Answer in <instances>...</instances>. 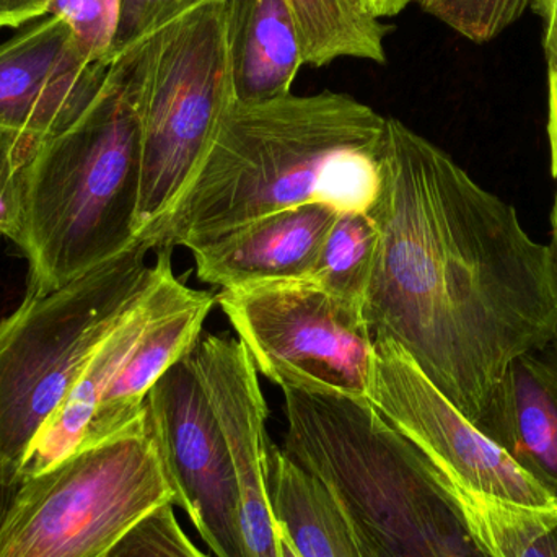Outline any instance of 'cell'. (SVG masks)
Masks as SVG:
<instances>
[{"mask_svg":"<svg viewBox=\"0 0 557 557\" xmlns=\"http://www.w3.org/2000/svg\"><path fill=\"white\" fill-rule=\"evenodd\" d=\"M375 271L362 314L476 425L509 363L552 346L557 263L516 208L386 117Z\"/></svg>","mask_w":557,"mask_h":557,"instance_id":"6da1fadb","label":"cell"},{"mask_svg":"<svg viewBox=\"0 0 557 557\" xmlns=\"http://www.w3.org/2000/svg\"><path fill=\"white\" fill-rule=\"evenodd\" d=\"M385 133V116L334 91L235 101L156 251H193L314 202L337 212L370 211Z\"/></svg>","mask_w":557,"mask_h":557,"instance_id":"7a4b0ae2","label":"cell"},{"mask_svg":"<svg viewBox=\"0 0 557 557\" xmlns=\"http://www.w3.org/2000/svg\"><path fill=\"white\" fill-rule=\"evenodd\" d=\"M282 393V448L327 487L363 557H496L455 484L369 399Z\"/></svg>","mask_w":557,"mask_h":557,"instance_id":"3957f363","label":"cell"},{"mask_svg":"<svg viewBox=\"0 0 557 557\" xmlns=\"http://www.w3.org/2000/svg\"><path fill=\"white\" fill-rule=\"evenodd\" d=\"M134 49L111 62L94 103L42 143L26 170L28 294L58 290L114 260L136 235L143 133Z\"/></svg>","mask_w":557,"mask_h":557,"instance_id":"277c9868","label":"cell"},{"mask_svg":"<svg viewBox=\"0 0 557 557\" xmlns=\"http://www.w3.org/2000/svg\"><path fill=\"white\" fill-rule=\"evenodd\" d=\"M150 240L48 294H26L0 320V481L20 483L23 461L67 398L91 352L149 278Z\"/></svg>","mask_w":557,"mask_h":557,"instance_id":"5b68a950","label":"cell"},{"mask_svg":"<svg viewBox=\"0 0 557 557\" xmlns=\"http://www.w3.org/2000/svg\"><path fill=\"white\" fill-rule=\"evenodd\" d=\"M133 49L143 133L136 235L157 250L235 103L224 0L180 16Z\"/></svg>","mask_w":557,"mask_h":557,"instance_id":"8992f818","label":"cell"},{"mask_svg":"<svg viewBox=\"0 0 557 557\" xmlns=\"http://www.w3.org/2000/svg\"><path fill=\"white\" fill-rule=\"evenodd\" d=\"M166 503L172 491L144 422L22 481L0 517V557H108Z\"/></svg>","mask_w":557,"mask_h":557,"instance_id":"52a82bcc","label":"cell"},{"mask_svg":"<svg viewBox=\"0 0 557 557\" xmlns=\"http://www.w3.org/2000/svg\"><path fill=\"white\" fill-rule=\"evenodd\" d=\"M251 360L240 339L206 334L146 399V424L173 506L215 557L245 556L240 500L228 442L232 395Z\"/></svg>","mask_w":557,"mask_h":557,"instance_id":"ba28073f","label":"cell"},{"mask_svg":"<svg viewBox=\"0 0 557 557\" xmlns=\"http://www.w3.org/2000/svg\"><path fill=\"white\" fill-rule=\"evenodd\" d=\"M258 373L282 389L369 399L375 337L362 311L307 278L215 295Z\"/></svg>","mask_w":557,"mask_h":557,"instance_id":"9c48e42d","label":"cell"},{"mask_svg":"<svg viewBox=\"0 0 557 557\" xmlns=\"http://www.w3.org/2000/svg\"><path fill=\"white\" fill-rule=\"evenodd\" d=\"M369 401L463 493L532 509L557 507L386 337H375Z\"/></svg>","mask_w":557,"mask_h":557,"instance_id":"30bf717a","label":"cell"},{"mask_svg":"<svg viewBox=\"0 0 557 557\" xmlns=\"http://www.w3.org/2000/svg\"><path fill=\"white\" fill-rule=\"evenodd\" d=\"M110 65L91 62L61 16L25 26L0 45V129L36 146L64 133L94 103Z\"/></svg>","mask_w":557,"mask_h":557,"instance_id":"8fae6325","label":"cell"},{"mask_svg":"<svg viewBox=\"0 0 557 557\" xmlns=\"http://www.w3.org/2000/svg\"><path fill=\"white\" fill-rule=\"evenodd\" d=\"M188 288L173 273L172 251H157L146 284L91 352L61 408L36 435L23 461L20 483L51 470L82 450L104 389L147 326Z\"/></svg>","mask_w":557,"mask_h":557,"instance_id":"7c38bea8","label":"cell"},{"mask_svg":"<svg viewBox=\"0 0 557 557\" xmlns=\"http://www.w3.org/2000/svg\"><path fill=\"white\" fill-rule=\"evenodd\" d=\"M337 214L314 202L268 215L193 250L196 274L221 290L307 278Z\"/></svg>","mask_w":557,"mask_h":557,"instance_id":"4fadbf2b","label":"cell"},{"mask_svg":"<svg viewBox=\"0 0 557 557\" xmlns=\"http://www.w3.org/2000/svg\"><path fill=\"white\" fill-rule=\"evenodd\" d=\"M474 428L557 503V354L517 357Z\"/></svg>","mask_w":557,"mask_h":557,"instance_id":"5bb4252c","label":"cell"},{"mask_svg":"<svg viewBox=\"0 0 557 557\" xmlns=\"http://www.w3.org/2000/svg\"><path fill=\"white\" fill-rule=\"evenodd\" d=\"M215 295L189 287L144 331L104 389L84 448L120 437L146 422V399L160 376L198 344Z\"/></svg>","mask_w":557,"mask_h":557,"instance_id":"9a60e30c","label":"cell"},{"mask_svg":"<svg viewBox=\"0 0 557 557\" xmlns=\"http://www.w3.org/2000/svg\"><path fill=\"white\" fill-rule=\"evenodd\" d=\"M224 23L235 101L290 95L305 55L287 0H224Z\"/></svg>","mask_w":557,"mask_h":557,"instance_id":"2e32d148","label":"cell"},{"mask_svg":"<svg viewBox=\"0 0 557 557\" xmlns=\"http://www.w3.org/2000/svg\"><path fill=\"white\" fill-rule=\"evenodd\" d=\"M270 493L274 519L295 555L363 557L327 487L274 444L270 454Z\"/></svg>","mask_w":557,"mask_h":557,"instance_id":"e0dca14e","label":"cell"},{"mask_svg":"<svg viewBox=\"0 0 557 557\" xmlns=\"http://www.w3.org/2000/svg\"><path fill=\"white\" fill-rule=\"evenodd\" d=\"M297 22L305 64L341 58L385 64L386 28L360 0H287Z\"/></svg>","mask_w":557,"mask_h":557,"instance_id":"ac0fdd59","label":"cell"},{"mask_svg":"<svg viewBox=\"0 0 557 557\" xmlns=\"http://www.w3.org/2000/svg\"><path fill=\"white\" fill-rule=\"evenodd\" d=\"M380 231L370 212H339L307 281L362 311L379 257Z\"/></svg>","mask_w":557,"mask_h":557,"instance_id":"d6986e66","label":"cell"},{"mask_svg":"<svg viewBox=\"0 0 557 557\" xmlns=\"http://www.w3.org/2000/svg\"><path fill=\"white\" fill-rule=\"evenodd\" d=\"M458 494L494 556L557 557V507L532 509L460 490Z\"/></svg>","mask_w":557,"mask_h":557,"instance_id":"ffe728a7","label":"cell"},{"mask_svg":"<svg viewBox=\"0 0 557 557\" xmlns=\"http://www.w3.org/2000/svg\"><path fill=\"white\" fill-rule=\"evenodd\" d=\"M424 12L474 42L493 41L535 0H416Z\"/></svg>","mask_w":557,"mask_h":557,"instance_id":"44dd1931","label":"cell"},{"mask_svg":"<svg viewBox=\"0 0 557 557\" xmlns=\"http://www.w3.org/2000/svg\"><path fill=\"white\" fill-rule=\"evenodd\" d=\"M39 146L0 129V237L20 245L25 228L26 170Z\"/></svg>","mask_w":557,"mask_h":557,"instance_id":"7402d4cb","label":"cell"},{"mask_svg":"<svg viewBox=\"0 0 557 557\" xmlns=\"http://www.w3.org/2000/svg\"><path fill=\"white\" fill-rule=\"evenodd\" d=\"M48 13L65 20L91 62L108 64L120 25L121 0H51Z\"/></svg>","mask_w":557,"mask_h":557,"instance_id":"603a6c76","label":"cell"},{"mask_svg":"<svg viewBox=\"0 0 557 557\" xmlns=\"http://www.w3.org/2000/svg\"><path fill=\"white\" fill-rule=\"evenodd\" d=\"M108 557H211L186 535L173 503L140 520Z\"/></svg>","mask_w":557,"mask_h":557,"instance_id":"cb8c5ba5","label":"cell"},{"mask_svg":"<svg viewBox=\"0 0 557 557\" xmlns=\"http://www.w3.org/2000/svg\"><path fill=\"white\" fill-rule=\"evenodd\" d=\"M219 0H121L120 25L108 64L180 16Z\"/></svg>","mask_w":557,"mask_h":557,"instance_id":"d4e9b609","label":"cell"},{"mask_svg":"<svg viewBox=\"0 0 557 557\" xmlns=\"http://www.w3.org/2000/svg\"><path fill=\"white\" fill-rule=\"evenodd\" d=\"M51 0H0V28L26 25L48 13Z\"/></svg>","mask_w":557,"mask_h":557,"instance_id":"484cf974","label":"cell"},{"mask_svg":"<svg viewBox=\"0 0 557 557\" xmlns=\"http://www.w3.org/2000/svg\"><path fill=\"white\" fill-rule=\"evenodd\" d=\"M549 69L548 136L552 147V175L557 182V52H546Z\"/></svg>","mask_w":557,"mask_h":557,"instance_id":"4316f807","label":"cell"},{"mask_svg":"<svg viewBox=\"0 0 557 557\" xmlns=\"http://www.w3.org/2000/svg\"><path fill=\"white\" fill-rule=\"evenodd\" d=\"M375 18H393L416 0H360Z\"/></svg>","mask_w":557,"mask_h":557,"instance_id":"83f0119b","label":"cell"},{"mask_svg":"<svg viewBox=\"0 0 557 557\" xmlns=\"http://www.w3.org/2000/svg\"><path fill=\"white\" fill-rule=\"evenodd\" d=\"M552 231H553V250H555L556 263H557V191L555 196V202H553L552 209ZM553 349L557 354V330L555 334V339H553Z\"/></svg>","mask_w":557,"mask_h":557,"instance_id":"f1b7e54d","label":"cell"},{"mask_svg":"<svg viewBox=\"0 0 557 557\" xmlns=\"http://www.w3.org/2000/svg\"><path fill=\"white\" fill-rule=\"evenodd\" d=\"M277 545H278V557H298L297 555H295L294 548H292L290 542H288L287 536H285V533L282 532L281 527H278V525H277Z\"/></svg>","mask_w":557,"mask_h":557,"instance_id":"f546056e","label":"cell"},{"mask_svg":"<svg viewBox=\"0 0 557 557\" xmlns=\"http://www.w3.org/2000/svg\"><path fill=\"white\" fill-rule=\"evenodd\" d=\"M13 491H15V487L5 486V484L0 481V517H2L3 510H5L10 497H12Z\"/></svg>","mask_w":557,"mask_h":557,"instance_id":"4dcf8cb0","label":"cell"}]
</instances>
